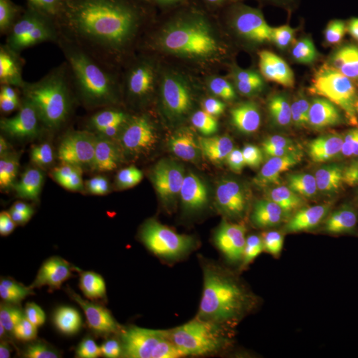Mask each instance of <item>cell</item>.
Instances as JSON below:
<instances>
[{
    "label": "cell",
    "instance_id": "cell-13",
    "mask_svg": "<svg viewBox=\"0 0 358 358\" xmlns=\"http://www.w3.org/2000/svg\"><path fill=\"white\" fill-rule=\"evenodd\" d=\"M310 81L320 99L358 115V32L327 53Z\"/></svg>",
    "mask_w": 358,
    "mask_h": 358
},
{
    "label": "cell",
    "instance_id": "cell-26",
    "mask_svg": "<svg viewBox=\"0 0 358 358\" xmlns=\"http://www.w3.org/2000/svg\"><path fill=\"white\" fill-rule=\"evenodd\" d=\"M16 288L13 287V282L10 280V278L1 272L0 275V309L6 310L8 308L16 306L15 300H16Z\"/></svg>",
    "mask_w": 358,
    "mask_h": 358
},
{
    "label": "cell",
    "instance_id": "cell-16",
    "mask_svg": "<svg viewBox=\"0 0 358 358\" xmlns=\"http://www.w3.org/2000/svg\"><path fill=\"white\" fill-rule=\"evenodd\" d=\"M62 317L65 324L83 336L100 332L108 321V304L103 291L88 285L64 294Z\"/></svg>",
    "mask_w": 358,
    "mask_h": 358
},
{
    "label": "cell",
    "instance_id": "cell-5",
    "mask_svg": "<svg viewBox=\"0 0 358 358\" xmlns=\"http://www.w3.org/2000/svg\"><path fill=\"white\" fill-rule=\"evenodd\" d=\"M192 269L173 262H150L129 272L115 301V315L127 328L185 337Z\"/></svg>",
    "mask_w": 358,
    "mask_h": 358
},
{
    "label": "cell",
    "instance_id": "cell-28",
    "mask_svg": "<svg viewBox=\"0 0 358 358\" xmlns=\"http://www.w3.org/2000/svg\"><path fill=\"white\" fill-rule=\"evenodd\" d=\"M312 3H315L316 6L325 7V8H337V7H343L348 6L350 3H355L357 0H310Z\"/></svg>",
    "mask_w": 358,
    "mask_h": 358
},
{
    "label": "cell",
    "instance_id": "cell-22",
    "mask_svg": "<svg viewBox=\"0 0 358 358\" xmlns=\"http://www.w3.org/2000/svg\"><path fill=\"white\" fill-rule=\"evenodd\" d=\"M41 207L43 205L38 202L26 201L0 192V217L8 226H20L27 220L40 215Z\"/></svg>",
    "mask_w": 358,
    "mask_h": 358
},
{
    "label": "cell",
    "instance_id": "cell-4",
    "mask_svg": "<svg viewBox=\"0 0 358 358\" xmlns=\"http://www.w3.org/2000/svg\"><path fill=\"white\" fill-rule=\"evenodd\" d=\"M235 275L244 300L267 313L297 307L315 284L310 257L291 230L256 236Z\"/></svg>",
    "mask_w": 358,
    "mask_h": 358
},
{
    "label": "cell",
    "instance_id": "cell-2",
    "mask_svg": "<svg viewBox=\"0 0 358 358\" xmlns=\"http://www.w3.org/2000/svg\"><path fill=\"white\" fill-rule=\"evenodd\" d=\"M113 88L137 131L150 189L173 213L202 214L234 203L241 166L227 138L121 73Z\"/></svg>",
    "mask_w": 358,
    "mask_h": 358
},
{
    "label": "cell",
    "instance_id": "cell-21",
    "mask_svg": "<svg viewBox=\"0 0 358 358\" xmlns=\"http://www.w3.org/2000/svg\"><path fill=\"white\" fill-rule=\"evenodd\" d=\"M153 334L155 333L127 328V331L112 336L105 343L103 350L108 358H136Z\"/></svg>",
    "mask_w": 358,
    "mask_h": 358
},
{
    "label": "cell",
    "instance_id": "cell-19",
    "mask_svg": "<svg viewBox=\"0 0 358 358\" xmlns=\"http://www.w3.org/2000/svg\"><path fill=\"white\" fill-rule=\"evenodd\" d=\"M59 10L81 24L109 38L127 8L124 0H56Z\"/></svg>",
    "mask_w": 358,
    "mask_h": 358
},
{
    "label": "cell",
    "instance_id": "cell-12",
    "mask_svg": "<svg viewBox=\"0 0 358 358\" xmlns=\"http://www.w3.org/2000/svg\"><path fill=\"white\" fill-rule=\"evenodd\" d=\"M320 187L333 230L346 239L358 238V149L337 145L321 162Z\"/></svg>",
    "mask_w": 358,
    "mask_h": 358
},
{
    "label": "cell",
    "instance_id": "cell-1",
    "mask_svg": "<svg viewBox=\"0 0 358 358\" xmlns=\"http://www.w3.org/2000/svg\"><path fill=\"white\" fill-rule=\"evenodd\" d=\"M109 41L122 76L229 140L263 103L291 26L268 0H130Z\"/></svg>",
    "mask_w": 358,
    "mask_h": 358
},
{
    "label": "cell",
    "instance_id": "cell-8",
    "mask_svg": "<svg viewBox=\"0 0 358 358\" xmlns=\"http://www.w3.org/2000/svg\"><path fill=\"white\" fill-rule=\"evenodd\" d=\"M45 124L38 106L16 92L0 93V166L43 178L51 162L44 154Z\"/></svg>",
    "mask_w": 358,
    "mask_h": 358
},
{
    "label": "cell",
    "instance_id": "cell-27",
    "mask_svg": "<svg viewBox=\"0 0 358 358\" xmlns=\"http://www.w3.org/2000/svg\"><path fill=\"white\" fill-rule=\"evenodd\" d=\"M164 346H165L164 336L155 333L148 341V344L142 348L141 352L136 358H165Z\"/></svg>",
    "mask_w": 358,
    "mask_h": 358
},
{
    "label": "cell",
    "instance_id": "cell-23",
    "mask_svg": "<svg viewBox=\"0 0 358 358\" xmlns=\"http://www.w3.org/2000/svg\"><path fill=\"white\" fill-rule=\"evenodd\" d=\"M0 192H7L13 196L38 202V195L34 189L31 179L27 177L26 173L17 170H3Z\"/></svg>",
    "mask_w": 358,
    "mask_h": 358
},
{
    "label": "cell",
    "instance_id": "cell-6",
    "mask_svg": "<svg viewBox=\"0 0 358 358\" xmlns=\"http://www.w3.org/2000/svg\"><path fill=\"white\" fill-rule=\"evenodd\" d=\"M264 129L248 154L247 177L259 195L287 201L307 182L310 142L307 129L294 117H279Z\"/></svg>",
    "mask_w": 358,
    "mask_h": 358
},
{
    "label": "cell",
    "instance_id": "cell-30",
    "mask_svg": "<svg viewBox=\"0 0 358 358\" xmlns=\"http://www.w3.org/2000/svg\"><path fill=\"white\" fill-rule=\"evenodd\" d=\"M124 1H125V3H128V1H130V0H124Z\"/></svg>",
    "mask_w": 358,
    "mask_h": 358
},
{
    "label": "cell",
    "instance_id": "cell-11",
    "mask_svg": "<svg viewBox=\"0 0 358 358\" xmlns=\"http://www.w3.org/2000/svg\"><path fill=\"white\" fill-rule=\"evenodd\" d=\"M118 75V64L109 38L99 35L56 66L22 99L38 108L57 94L84 85L106 84L113 87Z\"/></svg>",
    "mask_w": 358,
    "mask_h": 358
},
{
    "label": "cell",
    "instance_id": "cell-15",
    "mask_svg": "<svg viewBox=\"0 0 358 358\" xmlns=\"http://www.w3.org/2000/svg\"><path fill=\"white\" fill-rule=\"evenodd\" d=\"M38 17L22 0H0V65L3 69L16 68L34 36Z\"/></svg>",
    "mask_w": 358,
    "mask_h": 358
},
{
    "label": "cell",
    "instance_id": "cell-14",
    "mask_svg": "<svg viewBox=\"0 0 358 358\" xmlns=\"http://www.w3.org/2000/svg\"><path fill=\"white\" fill-rule=\"evenodd\" d=\"M257 236L255 231L242 222L214 217L199 222L179 238L180 254L192 264L227 250H243Z\"/></svg>",
    "mask_w": 358,
    "mask_h": 358
},
{
    "label": "cell",
    "instance_id": "cell-25",
    "mask_svg": "<svg viewBox=\"0 0 358 358\" xmlns=\"http://www.w3.org/2000/svg\"><path fill=\"white\" fill-rule=\"evenodd\" d=\"M41 358H88V353L85 345L76 337L60 336L47 345Z\"/></svg>",
    "mask_w": 358,
    "mask_h": 358
},
{
    "label": "cell",
    "instance_id": "cell-10",
    "mask_svg": "<svg viewBox=\"0 0 358 358\" xmlns=\"http://www.w3.org/2000/svg\"><path fill=\"white\" fill-rule=\"evenodd\" d=\"M99 35L101 34L60 11L51 24L32 41L13 69L11 90L20 97H26L38 81Z\"/></svg>",
    "mask_w": 358,
    "mask_h": 358
},
{
    "label": "cell",
    "instance_id": "cell-3",
    "mask_svg": "<svg viewBox=\"0 0 358 358\" xmlns=\"http://www.w3.org/2000/svg\"><path fill=\"white\" fill-rule=\"evenodd\" d=\"M41 179L47 195L64 206L83 248L93 257L115 259L133 243L150 185L133 124L76 162L51 164Z\"/></svg>",
    "mask_w": 358,
    "mask_h": 358
},
{
    "label": "cell",
    "instance_id": "cell-17",
    "mask_svg": "<svg viewBox=\"0 0 358 358\" xmlns=\"http://www.w3.org/2000/svg\"><path fill=\"white\" fill-rule=\"evenodd\" d=\"M303 358H358L357 328L345 321H321L306 338Z\"/></svg>",
    "mask_w": 358,
    "mask_h": 358
},
{
    "label": "cell",
    "instance_id": "cell-29",
    "mask_svg": "<svg viewBox=\"0 0 358 358\" xmlns=\"http://www.w3.org/2000/svg\"><path fill=\"white\" fill-rule=\"evenodd\" d=\"M180 358H214L213 356H210L208 353H203V352H194V353H190V355H186V356H183V357Z\"/></svg>",
    "mask_w": 358,
    "mask_h": 358
},
{
    "label": "cell",
    "instance_id": "cell-24",
    "mask_svg": "<svg viewBox=\"0 0 358 358\" xmlns=\"http://www.w3.org/2000/svg\"><path fill=\"white\" fill-rule=\"evenodd\" d=\"M337 294L343 304L358 316V262L349 266L338 278Z\"/></svg>",
    "mask_w": 358,
    "mask_h": 358
},
{
    "label": "cell",
    "instance_id": "cell-7",
    "mask_svg": "<svg viewBox=\"0 0 358 358\" xmlns=\"http://www.w3.org/2000/svg\"><path fill=\"white\" fill-rule=\"evenodd\" d=\"M83 244L64 206L47 195L38 224L20 236H3L1 260L23 275L51 278L71 275L80 263Z\"/></svg>",
    "mask_w": 358,
    "mask_h": 358
},
{
    "label": "cell",
    "instance_id": "cell-18",
    "mask_svg": "<svg viewBox=\"0 0 358 358\" xmlns=\"http://www.w3.org/2000/svg\"><path fill=\"white\" fill-rule=\"evenodd\" d=\"M38 336V317L29 308L1 310L0 358H32Z\"/></svg>",
    "mask_w": 358,
    "mask_h": 358
},
{
    "label": "cell",
    "instance_id": "cell-20",
    "mask_svg": "<svg viewBox=\"0 0 358 358\" xmlns=\"http://www.w3.org/2000/svg\"><path fill=\"white\" fill-rule=\"evenodd\" d=\"M284 343L268 332H260L241 340L234 348L232 358H285Z\"/></svg>",
    "mask_w": 358,
    "mask_h": 358
},
{
    "label": "cell",
    "instance_id": "cell-9",
    "mask_svg": "<svg viewBox=\"0 0 358 358\" xmlns=\"http://www.w3.org/2000/svg\"><path fill=\"white\" fill-rule=\"evenodd\" d=\"M239 294L226 279L192 269L185 338L211 344L234 337L243 321V304Z\"/></svg>",
    "mask_w": 358,
    "mask_h": 358
}]
</instances>
